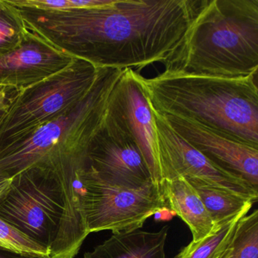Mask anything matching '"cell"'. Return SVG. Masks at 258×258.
<instances>
[{"label":"cell","mask_w":258,"mask_h":258,"mask_svg":"<svg viewBox=\"0 0 258 258\" xmlns=\"http://www.w3.org/2000/svg\"><path fill=\"white\" fill-rule=\"evenodd\" d=\"M0 258H52L49 255L35 254V253H20L8 249L0 247Z\"/></svg>","instance_id":"23"},{"label":"cell","mask_w":258,"mask_h":258,"mask_svg":"<svg viewBox=\"0 0 258 258\" xmlns=\"http://www.w3.org/2000/svg\"><path fill=\"white\" fill-rule=\"evenodd\" d=\"M18 92V90L11 87H0V120H2L7 108Z\"/></svg>","instance_id":"22"},{"label":"cell","mask_w":258,"mask_h":258,"mask_svg":"<svg viewBox=\"0 0 258 258\" xmlns=\"http://www.w3.org/2000/svg\"><path fill=\"white\" fill-rule=\"evenodd\" d=\"M27 31L23 17L10 0H0V57L19 46Z\"/></svg>","instance_id":"18"},{"label":"cell","mask_w":258,"mask_h":258,"mask_svg":"<svg viewBox=\"0 0 258 258\" xmlns=\"http://www.w3.org/2000/svg\"><path fill=\"white\" fill-rule=\"evenodd\" d=\"M202 0H115L108 7L45 11L17 8L54 46L107 69L166 62L182 45Z\"/></svg>","instance_id":"1"},{"label":"cell","mask_w":258,"mask_h":258,"mask_svg":"<svg viewBox=\"0 0 258 258\" xmlns=\"http://www.w3.org/2000/svg\"><path fill=\"white\" fill-rule=\"evenodd\" d=\"M220 258H258V211L238 222L233 238Z\"/></svg>","instance_id":"17"},{"label":"cell","mask_w":258,"mask_h":258,"mask_svg":"<svg viewBox=\"0 0 258 258\" xmlns=\"http://www.w3.org/2000/svg\"><path fill=\"white\" fill-rule=\"evenodd\" d=\"M202 199L217 227L244 211H250L253 202L247 198L209 185L196 179H186Z\"/></svg>","instance_id":"15"},{"label":"cell","mask_w":258,"mask_h":258,"mask_svg":"<svg viewBox=\"0 0 258 258\" xmlns=\"http://www.w3.org/2000/svg\"><path fill=\"white\" fill-rule=\"evenodd\" d=\"M81 171L37 163L12 178L0 196V218L44 247L52 258H75L88 236Z\"/></svg>","instance_id":"2"},{"label":"cell","mask_w":258,"mask_h":258,"mask_svg":"<svg viewBox=\"0 0 258 258\" xmlns=\"http://www.w3.org/2000/svg\"><path fill=\"white\" fill-rule=\"evenodd\" d=\"M11 182L12 178H7L0 176V196H2L8 189Z\"/></svg>","instance_id":"24"},{"label":"cell","mask_w":258,"mask_h":258,"mask_svg":"<svg viewBox=\"0 0 258 258\" xmlns=\"http://www.w3.org/2000/svg\"><path fill=\"white\" fill-rule=\"evenodd\" d=\"M72 9H93L108 7L115 0H69Z\"/></svg>","instance_id":"21"},{"label":"cell","mask_w":258,"mask_h":258,"mask_svg":"<svg viewBox=\"0 0 258 258\" xmlns=\"http://www.w3.org/2000/svg\"><path fill=\"white\" fill-rule=\"evenodd\" d=\"M82 208L89 234L112 233L140 229L145 222L168 207L160 185L151 183L131 188L111 185L83 171Z\"/></svg>","instance_id":"7"},{"label":"cell","mask_w":258,"mask_h":258,"mask_svg":"<svg viewBox=\"0 0 258 258\" xmlns=\"http://www.w3.org/2000/svg\"><path fill=\"white\" fill-rule=\"evenodd\" d=\"M18 8H30L45 11L71 10L69 0H10Z\"/></svg>","instance_id":"20"},{"label":"cell","mask_w":258,"mask_h":258,"mask_svg":"<svg viewBox=\"0 0 258 258\" xmlns=\"http://www.w3.org/2000/svg\"><path fill=\"white\" fill-rule=\"evenodd\" d=\"M123 71L100 68L93 88L76 106L24 141L0 152V176L13 178L37 163L54 167L85 161L90 143L105 120L111 91Z\"/></svg>","instance_id":"5"},{"label":"cell","mask_w":258,"mask_h":258,"mask_svg":"<svg viewBox=\"0 0 258 258\" xmlns=\"http://www.w3.org/2000/svg\"><path fill=\"white\" fill-rule=\"evenodd\" d=\"M105 119L135 142L152 180L160 185L161 167L155 120L137 72L133 69H123L113 88Z\"/></svg>","instance_id":"9"},{"label":"cell","mask_w":258,"mask_h":258,"mask_svg":"<svg viewBox=\"0 0 258 258\" xmlns=\"http://www.w3.org/2000/svg\"><path fill=\"white\" fill-rule=\"evenodd\" d=\"M149 107L155 120L161 181L178 176L199 179L247 198L253 203L257 202L258 189L208 159L179 136L161 113Z\"/></svg>","instance_id":"8"},{"label":"cell","mask_w":258,"mask_h":258,"mask_svg":"<svg viewBox=\"0 0 258 258\" xmlns=\"http://www.w3.org/2000/svg\"><path fill=\"white\" fill-rule=\"evenodd\" d=\"M249 211H244L223 223L220 229L205 238L181 249L173 258H220L232 241L239 220Z\"/></svg>","instance_id":"16"},{"label":"cell","mask_w":258,"mask_h":258,"mask_svg":"<svg viewBox=\"0 0 258 258\" xmlns=\"http://www.w3.org/2000/svg\"><path fill=\"white\" fill-rule=\"evenodd\" d=\"M0 247L20 253L49 255L47 249L0 218Z\"/></svg>","instance_id":"19"},{"label":"cell","mask_w":258,"mask_h":258,"mask_svg":"<svg viewBox=\"0 0 258 258\" xmlns=\"http://www.w3.org/2000/svg\"><path fill=\"white\" fill-rule=\"evenodd\" d=\"M99 72L92 63L75 58L59 73L18 92L0 120V152L76 106L93 88Z\"/></svg>","instance_id":"6"},{"label":"cell","mask_w":258,"mask_h":258,"mask_svg":"<svg viewBox=\"0 0 258 258\" xmlns=\"http://www.w3.org/2000/svg\"><path fill=\"white\" fill-rule=\"evenodd\" d=\"M160 187L167 207L189 228L191 241H201L220 229L213 223L197 191L185 178L164 179Z\"/></svg>","instance_id":"13"},{"label":"cell","mask_w":258,"mask_h":258,"mask_svg":"<svg viewBox=\"0 0 258 258\" xmlns=\"http://www.w3.org/2000/svg\"><path fill=\"white\" fill-rule=\"evenodd\" d=\"M87 170L111 185L137 188L155 183L135 142L105 118L89 146Z\"/></svg>","instance_id":"10"},{"label":"cell","mask_w":258,"mask_h":258,"mask_svg":"<svg viewBox=\"0 0 258 258\" xmlns=\"http://www.w3.org/2000/svg\"><path fill=\"white\" fill-rule=\"evenodd\" d=\"M162 114L179 136L208 159L258 189V146L191 120Z\"/></svg>","instance_id":"11"},{"label":"cell","mask_w":258,"mask_h":258,"mask_svg":"<svg viewBox=\"0 0 258 258\" xmlns=\"http://www.w3.org/2000/svg\"><path fill=\"white\" fill-rule=\"evenodd\" d=\"M75 58L27 26L19 46L0 57V87L25 90L64 70Z\"/></svg>","instance_id":"12"},{"label":"cell","mask_w":258,"mask_h":258,"mask_svg":"<svg viewBox=\"0 0 258 258\" xmlns=\"http://www.w3.org/2000/svg\"><path fill=\"white\" fill-rule=\"evenodd\" d=\"M257 75L229 78L164 70L155 78L138 73L137 78L156 111L258 146Z\"/></svg>","instance_id":"3"},{"label":"cell","mask_w":258,"mask_h":258,"mask_svg":"<svg viewBox=\"0 0 258 258\" xmlns=\"http://www.w3.org/2000/svg\"><path fill=\"white\" fill-rule=\"evenodd\" d=\"M165 70L222 77L258 72V0H202Z\"/></svg>","instance_id":"4"},{"label":"cell","mask_w":258,"mask_h":258,"mask_svg":"<svg viewBox=\"0 0 258 258\" xmlns=\"http://www.w3.org/2000/svg\"><path fill=\"white\" fill-rule=\"evenodd\" d=\"M169 226L157 232L138 229L113 233L84 258H167L166 243Z\"/></svg>","instance_id":"14"}]
</instances>
